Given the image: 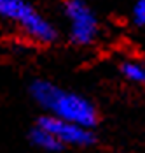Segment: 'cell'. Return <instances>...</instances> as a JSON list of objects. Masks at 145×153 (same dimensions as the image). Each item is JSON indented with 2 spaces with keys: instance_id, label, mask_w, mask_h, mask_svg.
Here are the masks:
<instances>
[{
  "instance_id": "obj_1",
  "label": "cell",
  "mask_w": 145,
  "mask_h": 153,
  "mask_svg": "<svg viewBox=\"0 0 145 153\" xmlns=\"http://www.w3.org/2000/svg\"><path fill=\"white\" fill-rule=\"evenodd\" d=\"M30 95L39 106L47 109L53 116L79 123L87 128H93L98 123V111L91 100L79 93L63 90L49 81H33L30 85Z\"/></svg>"
},
{
  "instance_id": "obj_2",
  "label": "cell",
  "mask_w": 145,
  "mask_h": 153,
  "mask_svg": "<svg viewBox=\"0 0 145 153\" xmlns=\"http://www.w3.org/2000/svg\"><path fill=\"white\" fill-rule=\"evenodd\" d=\"M0 13L4 18L19 23V27L37 42L49 44L56 39L54 27L25 0H0Z\"/></svg>"
},
{
  "instance_id": "obj_3",
  "label": "cell",
  "mask_w": 145,
  "mask_h": 153,
  "mask_svg": "<svg viewBox=\"0 0 145 153\" xmlns=\"http://www.w3.org/2000/svg\"><path fill=\"white\" fill-rule=\"evenodd\" d=\"M65 14L72 21L70 37L75 44H91L98 32V21L89 9L86 0H68L65 4Z\"/></svg>"
},
{
  "instance_id": "obj_4",
  "label": "cell",
  "mask_w": 145,
  "mask_h": 153,
  "mask_svg": "<svg viewBox=\"0 0 145 153\" xmlns=\"http://www.w3.org/2000/svg\"><path fill=\"white\" fill-rule=\"evenodd\" d=\"M37 125H40L44 128H47L49 132H53L63 144H70V146H91L94 144V134L91 128L82 127L79 123L68 122L53 114H45L40 116Z\"/></svg>"
},
{
  "instance_id": "obj_5",
  "label": "cell",
  "mask_w": 145,
  "mask_h": 153,
  "mask_svg": "<svg viewBox=\"0 0 145 153\" xmlns=\"http://www.w3.org/2000/svg\"><path fill=\"white\" fill-rule=\"evenodd\" d=\"M30 141H31V144L37 146L39 150H44V152H49V153L61 152L63 146H65L53 132H49L47 128H44L40 125H37L35 128L30 130Z\"/></svg>"
},
{
  "instance_id": "obj_6",
  "label": "cell",
  "mask_w": 145,
  "mask_h": 153,
  "mask_svg": "<svg viewBox=\"0 0 145 153\" xmlns=\"http://www.w3.org/2000/svg\"><path fill=\"white\" fill-rule=\"evenodd\" d=\"M121 72L131 83H138V85H144L145 83V65H142V63L124 62L121 65Z\"/></svg>"
},
{
  "instance_id": "obj_7",
  "label": "cell",
  "mask_w": 145,
  "mask_h": 153,
  "mask_svg": "<svg viewBox=\"0 0 145 153\" xmlns=\"http://www.w3.org/2000/svg\"><path fill=\"white\" fill-rule=\"evenodd\" d=\"M133 19L138 27L145 25V0H136V4L133 7Z\"/></svg>"
}]
</instances>
